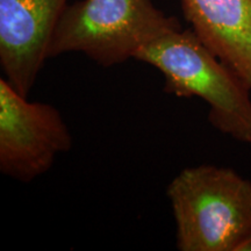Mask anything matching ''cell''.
I'll list each match as a JSON object with an SVG mask.
<instances>
[{"label": "cell", "instance_id": "cell-4", "mask_svg": "<svg viewBox=\"0 0 251 251\" xmlns=\"http://www.w3.org/2000/svg\"><path fill=\"white\" fill-rule=\"evenodd\" d=\"M72 148L67 122L50 103L29 101L0 78V172L30 183Z\"/></svg>", "mask_w": 251, "mask_h": 251}, {"label": "cell", "instance_id": "cell-6", "mask_svg": "<svg viewBox=\"0 0 251 251\" xmlns=\"http://www.w3.org/2000/svg\"><path fill=\"white\" fill-rule=\"evenodd\" d=\"M196 35L251 89V0H180Z\"/></svg>", "mask_w": 251, "mask_h": 251}, {"label": "cell", "instance_id": "cell-7", "mask_svg": "<svg viewBox=\"0 0 251 251\" xmlns=\"http://www.w3.org/2000/svg\"><path fill=\"white\" fill-rule=\"evenodd\" d=\"M236 251H251V236L244 240L240 246L237 247Z\"/></svg>", "mask_w": 251, "mask_h": 251}, {"label": "cell", "instance_id": "cell-2", "mask_svg": "<svg viewBox=\"0 0 251 251\" xmlns=\"http://www.w3.org/2000/svg\"><path fill=\"white\" fill-rule=\"evenodd\" d=\"M166 196L179 251H236L251 236V181L229 168L181 170Z\"/></svg>", "mask_w": 251, "mask_h": 251}, {"label": "cell", "instance_id": "cell-3", "mask_svg": "<svg viewBox=\"0 0 251 251\" xmlns=\"http://www.w3.org/2000/svg\"><path fill=\"white\" fill-rule=\"evenodd\" d=\"M152 0H79L69 4L48 47V59L80 52L102 68L135 58L137 51L169 31L180 29Z\"/></svg>", "mask_w": 251, "mask_h": 251}, {"label": "cell", "instance_id": "cell-1", "mask_svg": "<svg viewBox=\"0 0 251 251\" xmlns=\"http://www.w3.org/2000/svg\"><path fill=\"white\" fill-rule=\"evenodd\" d=\"M134 59L161 72L165 93L205 100L208 120L219 131L251 143V89L191 28L169 31L142 47Z\"/></svg>", "mask_w": 251, "mask_h": 251}, {"label": "cell", "instance_id": "cell-5", "mask_svg": "<svg viewBox=\"0 0 251 251\" xmlns=\"http://www.w3.org/2000/svg\"><path fill=\"white\" fill-rule=\"evenodd\" d=\"M68 5L69 0H0V65L21 96L28 98L35 85Z\"/></svg>", "mask_w": 251, "mask_h": 251}]
</instances>
